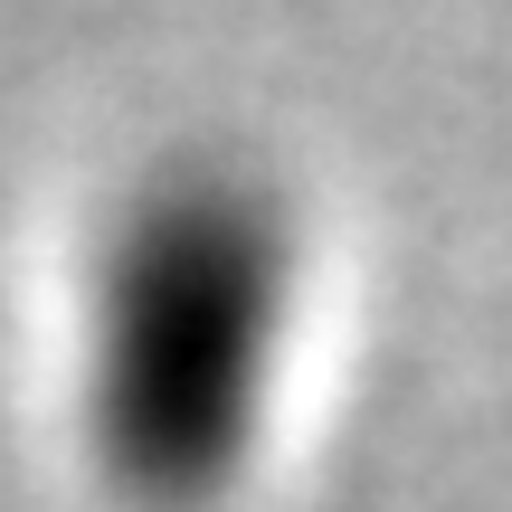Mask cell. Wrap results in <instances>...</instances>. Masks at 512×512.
<instances>
[{
  "label": "cell",
  "mask_w": 512,
  "mask_h": 512,
  "mask_svg": "<svg viewBox=\"0 0 512 512\" xmlns=\"http://www.w3.org/2000/svg\"><path fill=\"white\" fill-rule=\"evenodd\" d=\"M304 332V219L247 152H171L105 209L76 313V437L124 512H219L256 475Z\"/></svg>",
  "instance_id": "6da1fadb"
}]
</instances>
